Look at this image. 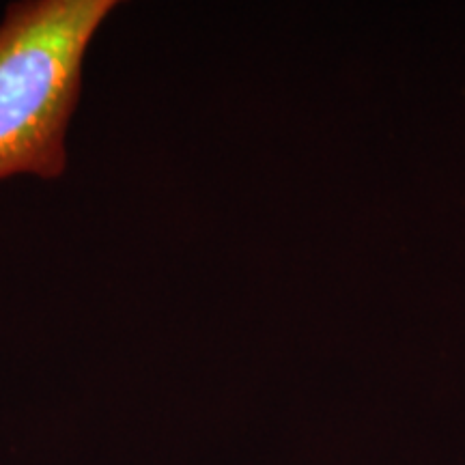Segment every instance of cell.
Wrapping results in <instances>:
<instances>
[{"mask_svg": "<svg viewBox=\"0 0 465 465\" xmlns=\"http://www.w3.org/2000/svg\"><path fill=\"white\" fill-rule=\"evenodd\" d=\"M114 0H31L0 25V182L58 179L91 39Z\"/></svg>", "mask_w": 465, "mask_h": 465, "instance_id": "cell-1", "label": "cell"}]
</instances>
